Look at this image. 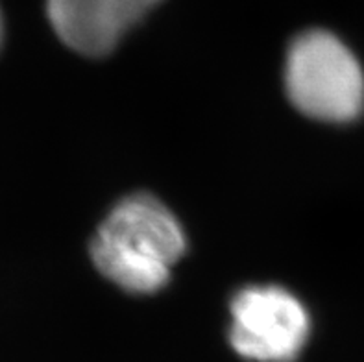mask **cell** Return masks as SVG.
Masks as SVG:
<instances>
[{"label": "cell", "instance_id": "6da1fadb", "mask_svg": "<svg viewBox=\"0 0 364 362\" xmlns=\"http://www.w3.org/2000/svg\"><path fill=\"white\" fill-rule=\"evenodd\" d=\"M185 252V235L171 209L150 194L120 200L98 228L92 261L104 277L126 292L163 289Z\"/></svg>", "mask_w": 364, "mask_h": 362}, {"label": "cell", "instance_id": "3957f363", "mask_svg": "<svg viewBox=\"0 0 364 362\" xmlns=\"http://www.w3.org/2000/svg\"><path fill=\"white\" fill-rule=\"evenodd\" d=\"M230 344L252 362H294L311 335L307 309L282 287H248L231 302Z\"/></svg>", "mask_w": 364, "mask_h": 362}, {"label": "cell", "instance_id": "7a4b0ae2", "mask_svg": "<svg viewBox=\"0 0 364 362\" xmlns=\"http://www.w3.org/2000/svg\"><path fill=\"white\" fill-rule=\"evenodd\" d=\"M287 95L304 115L351 122L364 111V73L337 36L309 30L292 41L285 65Z\"/></svg>", "mask_w": 364, "mask_h": 362}, {"label": "cell", "instance_id": "5b68a950", "mask_svg": "<svg viewBox=\"0 0 364 362\" xmlns=\"http://www.w3.org/2000/svg\"><path fill=\"white\" fill-rule=\"evenodd\" d=\"M0 39H2V17H0Z\"/></svg>", "mask_w": 364, "mask_h": 362}, {"label": "cell", "instance_id": "277c9868", "mask_svg": "<svg viewBox=\"0 0 364 362\" xmlns=\"http://www.w3.org/2000/svg\"><path fill=\"white\" fill-rule=\"evenodd\" d=\"M161 0H46V15L70 50L102 58Z\"/></svg>", "mask_w": 364, "mask_h": 362}]
</instances>
